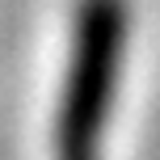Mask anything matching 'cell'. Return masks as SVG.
<instances>
[{
    "label": "cell",
    "instance_id": "cell-1",
    "mask_svg": "<svg viewBox=\"0 0 160 160\" xmlns=\"http://www.w3.org/2000/svg\"><path fill=\"white\" fill-rule=\"evenodd\" d=\"M127 38V0H76L68 72L55 114V160H101V139L122 80Z\"/></svg>",
    "mask_w": 160,
    "mask_h": 160
}]
</instances>
